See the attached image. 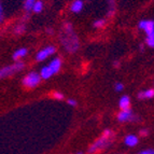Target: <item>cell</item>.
<instances>
[{"mask_svg":"<svg viewBox=\"0 0 154 154\" xmlns=\"http://www.w3.org/2000/svg\"><path fill=\"white\" fill-rule=\"evenodd\" d=\"M124 86L122 83H116V92H121V91H123Z\"/></svg>","mask_w":154,"mask_h":154,"instance_id":"obj_21","label":"cell"},{"mask_svg":"<svg viewBox=\"0 0 154 154\" xmlns=\"http://www.w3.org/2000/svg\"><path fill=\"white\" fill-rule=\"evenodd\" d=\"M37 0H25V3H24V9H25L27 12H30L33 9V5L36 3Z\"/></svg>","mask_w":154,"mask_h":154,"instance_id":"obj_15","label":"cell"},{"mask_svg":"<svg viewBox=\"0 0 154 154\" xmlns=\"http://www.w3.org/2000/svg\"><path fill=\"white\" fill-rule=\"evenodd\" d=\"M118 65H119V63H118V62L114 63V66H116V67H118Z\"/></svg>","mask_w":154,"mask_h":154,"instance_id":"obj_28","label":"cell"},{"mask_svg":"<svg viewBox=\"0 0 154 154\" xmlns=\"http://www.w3.org/2000/svg\"><path fill=\"white\" fill-rule=\"evenodd\" d=\"M54 52H55V48L53 45L46 46V48H44L43 50H41V51L39 52L38 54H37L36 58L38 62H42V60H44L45 58H48L50 55L53 54Z\"/></svg>","mask_w":154,"mask_h":154,"instance_id":"obj_6","label":"cell"},{"mask_svg":"<svg viewBox=\"0 0 154 154\" xmlns=\"http://www.w3.org/2000/svg\"><path fill=\"white\" fill-rule=\"evenodd\" d=\"M26 54H27V49H24V48L23 49H20L16 52H14V54H13V59H14V60H18L20 58L25 56Z\"/></svg>","mask_w":154,"mask_h":154,"instance_id":"obj_14","label":"cell"},{"mask_svg":"<svg viewBox=\"0 0 154 154\" xmlns=\"http://www.w3.org/2000/svg\"><path fill=\"white\" fill-rule=\"evenodd\" d=\"M146 44H148L150 48H153V49H154V38L146 37Z\"/></svg>","mask_w":154,"mask_h":154,"instance_id":"obj_19","label":"cell"},{"mask_svg":"<svg viewBox=\"0 0 154 154\" xmlns=\"http://www.w3.org/2000/svg\"><path fill=\"white\" fill-rule=\"evenodd\" d=\"M67 103H69L70 106H72V107H75V106H77V101H75V99H68Z\"/></svg>","mask_w":154,"mask_h":154,"instance_id":"obj_23","label":"cell"},{"mask_svg":"<svg viewBox=\"0 0 154 154\" xmlns=\"http://www.w3.org/2000/svg\"><path fill=\"white\" fill-rule=\"evenodd\" d=\"M40 75H41V78L42 79H50V78L52 77L53 75H55L54 72H53V70L50 68V66H45L43 67L41 69V72H40Z\"/></svg>","mask_w":154,"mask_h":154,"instance_id":"obj_11","label":"cell"},{"mask_svg":"<svg viewBox=\"0 0 154 154\" xmlns=\"http://www.w3.org/2000/svg\"><path fill=\"white\" fill-rule=\"evenodd\" d=\"M23 68H24V63L16 62L15 64L10 65V66H5V67H3V68H1V70H0V77L1 78L10 77V75H12L13 73L21 71Z\"/></svg>","mask_w":154,"mask_h":154,"instance_id":"obj_3","label":"cell"},{"mask_svg":"<svg viewBox=\"0 0 154 154\" xmlns=\"http://www.w3.org/2000/svg\"><path fill=\"white\" fill-rule=\"evenodd\" d=\"M60 42L63 43L65 49L70 53H75L79 50V39H78L77 33L73 31L72 25L70 23H65L63 32L60 35Z\"/></svg>","mask_w":154,"mask_h":154,"instance_id":"obj_1","label":"cell"},{"mask_svg":"<svg viewBox=\"0 0 154 154\" xmlns=\"http://www.w3.org/2000/svg\"><path fill=\"white\" fill-rule=\"evenodd\" d=\"M118 120L120 122L137 121V120H139V118H138V116H134L131 109H127V110H122L121 112L119 113Z\"/></svg>","mask_w":154,"mask_h":154,"instance_id":"obj_5","label":"cell"},{"mask_svg":"<svg viewBox=\"0 0 154 154\" xmlns=\"http://www.w3.org/2000/svg\"><path fill=\"white\" fill-rule=\"evenodd\" d=\"M83 8V1L82 0H75L71 5V11L75 13H78L82 10Z\"/></svg>","mask_w":154,"mask_h":154,"instance_id":"obj_12","label":"cell"},{"mask_svg":"<svg viewBox=\"0 0 154 154\" xmlns=\"http://www.w3.org/2000/svg\"><path fill=\"white\" fill-rule=\"evenodd\" d=\"M3 7H2V5H0V21L2 22L3 21Z\"/></svg>","mask_w":154,"mask_h":154,"instance_id":"obj_24","label":"cell"},{"mask_svg":"<svg viewBox=\"0 0 154 154\" xmlns=\"http://www.w3.org/2000/svg\"><path fill=\"white\" fill-rule=\"evenodd\" d=\"M26 29V26L24 25V24H21V25L16 26L15 28H14V33H16V35H21V33H23L24 31H25Z\"/></svg>","mask_w":154,"mask_h":154,"instance_id":"obj_17","label":"cell"},{"mask_svg":"<svg viewBox=\"0 0 154 154\" xmlns=\"http://www.w3.org/2000/svg\"><path fill=\"white\" fill-rule=\"evenodd\" d=\"M49 66H50V68L53 70L54 73H57V72L59 71V69H60V67H62V60H60V58H58V57L54 58L49 64Z\"/></svg>","mask_w":154,"mask_h":154,"instance_id":"obj_8","label":"cell"},{"mask_svg":"<svg viewBox=\"0 0 154 154\" xmlns=\"http://www.w3.org/2000/svg\"><path fill=\"white\" fill-rule=\"evenodd\" d=\"M113 134L110 129H106L103 133V136L98 139L97 141H95L92 144V146L90 148L88 152L90 153H94V152L98 151V150H101L106 146H108L111 143V138H112Z\"/></svg>","mask_w":154,"mask_h":154,"instance_id":"obj_2","label":"cell"},{"mask_svg":"<svg viewBox=\"0 0 154 154\" xmlns=\"http://www.w3.org/2000/svg\"><path fill=\"white\" fill-rule=\"evenodd\" d=\"M154 97V90H146L144 92H140L138 94V98L139 99H144V98H152Z\"/></svg>","mask_w":154,"mask_h":154,"instance_id":"obj_13","label":"cell"},{"mask_svg":"<svg viewBox=\"0 0 154 154\" xmlns=\"http://www.w3.org/2000/svg\"><path fill=\"white\" fill-rule=\"evenodd\" d=\"M140 29H143L146 35L154 31V22L153 21H140L138 26Z\"/></svg>","mask_w":154,"mask_h":154,"instance_id":"obj_7","label":"cell"},{"mask_svg":"<svg viewBox=\"0 0 154 154\" xmlns=\"http://www.w3.org/2000/svg\"><path fill=\"white\" fill-rule=\"evenodd\" d=\"M41 79H42L41 75H39V73H37V72H35V71L29 72L28 75L23 79V84H24V86H26V88H36L37 85L40 83Z\"/></svg>","mask_w":154,"mask_h":154,"instance_id":"obj_4","label":"cell"},{"mask_svg":"<svg viewBox=\"0 0 154 154\" xmlns=\"http://www.w3.org/2000/svg\"><path fill=\"white\" fill-rule=\"evenodd\" d=\"M53 97H54L55 99H59V100H62L63 98H64V95H63L62 93L54 92V93H53Z\"/></svg>","mask_w":154,"mask_h":154,"instance_id":"obj_20","label":"cell"},{"mask_svg":"<svg viewBox=\"0 0 154 154\" xmlns=\"http://www.w3.org/2000/svg\"><path fill=\"white\" fill-rule=\"evenodd\" d=\"M139 154H154V149H149V150H144V151H141Z\"/></svg>","mask_w":154,"mask_h":154,"instance_id":"obj_22","label":"cell"},{"mask_svg":"<svg viewBox=\"0 0 154 154\" xmlns=\"http://www.w3.org/2000/svg\"><path fill=\"white\" fill-rule=\"evenodd\" d=\"M129 103H131V99L128 96H123L119 101V107L121 108V110H127L129 109Z\"/></svg>","mask_w":154,"mask_h":154,"instance_id":"obj_9","label":"cell"},{"mask_svg":"<svg viewBox=\"0 0 154 154\" xmlns=\"http://www.w3.org/2000/svg\"><path fill=\"white\" fill-rule=\"evenodd\" d=\"M48 32H49V33H53V30H52V29H48Z\"/></svg>","mask_w":154,"mask_h":154,"instance_id":"obj_27","label":"cell"},{"mask_svg":"<svg viewBox=\"0 0 154 154\" xmlns=\"http://www.w3.org/2000/svg\"><path fill=\"white\" fill-rule=\"evenodd\" d=\"M125 144L128 146H135L138 144V137L135 135H128L125 137Z\"/></svg>","mask_w":154,"mask_h":154,"instance_id":"obj_10","label":"cell"},{"mask_svg":"<svg viewBox=\"0 0 154 154\" xmlns=\"http://www.w3.org/2000/svg\"><path fill=\"white\" fill-rule=\"evenodd\" d=\"M77 154H83V153H82V152H78Z\"/></svg>","mask_w":154,"mask_h":154,"instance_id":"obj_29","label":"cell"},{"mask_svg":"<svg viewBox=\"0 0 154 154\" xmlns=\"http://www.w3.org/2000/svg\"><path fill=\"white\" fill-rule=\"evenodd\" d=\"M42 9H43V2H42L41 0H37L35 5H33L32 11L36 13H40L42 11Z\"/></svg>","mask_w":154,"mask_h":154,"instance_id":"obj_16","label":"cell"},{"mask_svg":"<svg viewBox=\"0 0 154 154\" xmlns=\"http://www.w3.org/2000/svg\"><path fill=\"white\" fill-rule=\"evenodd\" d=\"M148 37H150V38H154V31H152L151 33H149V35H146Z\"/></svg>","mask_w":154,"mask_h":154,"instance_id":"obj_26","label":"cell"},{"mask_svg":"<svg viewBox=\"0 0 154 154\" xmlns=\"http://www.w3.org/2000/svg\"><path fill=\"white\" fill-rule=\"evenodd\" d=\"M148 134H149L148 129H141V131H140V135H141V136H148Z\"/></svg>","mask_w":154,"mask_h":154,"instance_id":"obj_25","label":"cell"},{"mask_svg":"<svg viewBox=\"0 0 154 154\" xmlns=\"http://www.w3.org/2000/svg\"><path fill=\"white\" fill-rule=\"evenodd\" d=\"M105 20H97V21L94 22V24H93V26L94 27H96V28H100V27H103V25H105Z\"/></svg>","mask_w":154,"mask_h":154,"instance_id":"obj_18","label":"cell"}]
</instances>
